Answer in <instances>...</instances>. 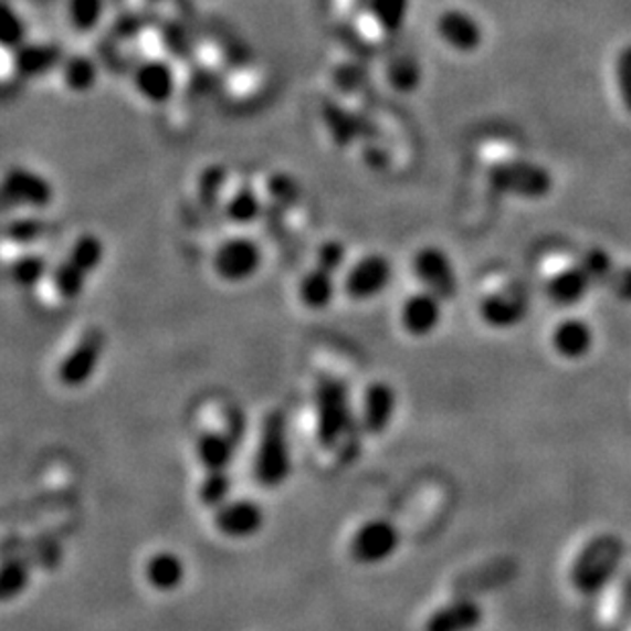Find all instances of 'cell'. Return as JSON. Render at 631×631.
I'll return each instance as SVG.
<instances>
[{"instance_id": "obj_10", "label": "cell", "mask_w": 631, "mask_h": 631, "mask_svg": "<svg viewBox=\"0 0 631 631\" xmlns=\"http://www.w3.org/2000/svg\"><path fill=\"white\" fill-rule=\"evenodd\" d=\"M392 283V264L389 257L370 252L349 264L344 272V293L351 301H372L382 295Z\"/></svg>"}, {"instance_id": "obj_30", "label": "cell", "mask_w": 631, "mask_h": 631, "mask_svg": "<svg viewBox=\"0 0 631 631\" xmlns=\"http://www.w3.org/2000/svg\"><path fill=\"white\" fill-rule=\"evenodd\" d=\"M107 0H66L67 25L78 35H91L101 28Z\"/></svg>"}, {"instance_id": "obj_21", "label": "cell", "mask_w": 631, "mask_h": 631, "mask_svg": "<svg viewBox=\"0 0 631 631\" xmlns=\"http://www.w3.org/2000/svg\"><path fill=\"white\" fill-rule=\"evenodd\" d=\"M57 76L60 84L70 95L84 96L95 91L96 84L101 81V67L93 55L76 52L64 55Z\"/></svg>"}, {"instance_id": "obj_15", "label": "cell", "mask_w": 631, "mask_h": 631, "mask_svg": "<svg viewBox=\"0 0 631 631\" xmlns=\"http://www.w3.org/2000/svg\"><path fill=\"white\" fill-rule=\"evenodd\" d=\"M529 313V296L517 286L503 288L498 293L484 296L481 303V317L493 329H513L524 323Z\"/></svg>"}, {"instance_id": "obj_16", "label": "cell", "mask_w": 631, "mask_h": 631, "mask_svg": "<svg viewBox=\"0 0 631 631\" xmlns=\"http://www.w3.org/2000/svg\"><path fill=\"white\" fill-rule=\"evenodd\" d=\"M266 207L269 204L262 187H255L252 180H240L235 185H229L221 213L231 225L250 228L264 215Z\"/></svg>"}, {"instance_id": "obj_6", "label": "cell", "mask_w": 631, "mask_h": 631, "mask_svg": "<svg viewBox=\"0 0 631 631\" xmlns=\"http://www.w3.org/2000/svg\"><path fill=\"white\" fill-rule=\"evenodd\" d=\"M488 182L493 189L519 197L527 201H539L548 197L554 187L550 170L539 166L536 161L513 160L495 164L488 170Z\"/></svg>"}, {"instance_id": "obj_36", "label": "cell", "mask_w": 631, "mask_h": 631, "mask_svg": "<svg viewBox=\"0 0 631 631\" xmlns=\"http://www.w3.org/2000/svg\"><path fill=\"white\" fill-rule=\"evenodd\" d=\"M578 266L587 272V276L591 278L592 286L599 284V286H607L611 276L616 274V262L611 254L607 250H601V248H591L587 250L585 254L580 255V262Z\"/></svg>"}, {"instance_id": "obj_37", "label": "cell", "mask_w": 631, "mask_h": 631, "mask_svg": "<svg viewBox=\"0 0 631 631\" xmlns=\"http://www.w3.org/2000/svg\"><path fill=\"white\" fill-rule=\"evenodd\" d=\"M348 264V245L341 240H325L317 248L315 254V266L339 274Z\"/></svg>"}, {"instance_id": "obj_12", "label": "cell", "mask_w": 631, "mask_h": 631, "mask_svg": "<svg viewBox=\"0 0 631 631\" xmlns=\"http://www.w3.org/2000/svg\"><path fill=\"white\" fill-rule=\"evenodd\" d=\"M417 281L442 301H452L458 295V276L450 255L438 245H423L413 257Z\"/></svg>"}, {"instance_id": "obj_32", "label": "cell", "mask_w": 631, "mask_h": 631, "mask_svg": "<svg viewBox=\"0 0 631 631\" xmlns=\"http://www.w3.org/2000/svg\"><path fill=\"white\" fill-rule=\"evenodd\" d=\"M29 38V23L25 14L13 4V0H4L2 4V21H0V41L2 50H14Z\"/></svg>"}, {"instance_id": "obj_19", "label": "cell", "mask_w": 631, "mask_h": 631, "mask_svg": "<svg viewBox=\"0 0 631 631\" xmlns=\"http://www.w3.org/2000/svg\"><path fill=\"white\" fill-rule=\"evenodd\" d=\"M483 621L481 604L471 599H460L435 609L425 621L423 631H474L483 625Z\"/></svg>"}, {"instance_id": "obj_14", "label": "cell", "mask_w": 631, "mask_h": 631, "mask_svg": "<svg viewBox=\"0 0 631 631\" xmlns=\"http://www.w3.org/2000/svg\"><path fill=\"white\" fill-rule=\"evenodd\" d=\"M13 54L14 74L21 81H40L43 76L57 72L64 60V50L54 41L28 40L14 50H7Z\"/></svg>"}, {"instance_id": "obj_33", "label": "cell", "mask_w": 631, "mask_h": 631, "mask_svg": "<svg viewBox=\"0 0 631 631\" xmlns=\"http://www.w3.org/2000/svg\"><path fill=\"white\" fill-rule=\"evenodd\" d=\"M231 491H233V478L231 472L217 471L207 472L199 486V498L207 509H219L223 507L228 501H231Z\"/></svg>"}, {"instance_id": "obj_23", "label": "cell", "mask_w": 631, "mask_h": 631, "mask_svg": "<svg viewBox=\"0 0 631 631\" xmlns=\"http://www.w3.org/2000/svg\"><path fill=\"white\" fill-rule=\"evenodd\" d=\"M595 344V334L589 323L570 317L558 323L551 332V346L566 360H582Z\"/></svg>"}, {"instance_id": "obj_7", "label": "cell", "mask_w": 631, "mask_h": 631, "mask_svg": "<svg viewBox=\"0 0 631 631\" xmlns=\"http://www.w3.org/2000/svg\"><path fill=\"white\" fill-rule=\"evenodd\" d=\"M264 264L262 245L252 235L238 233L217 245L213 254V270L217 276L228 284H242L252 281Z\"/></svg>"}, {"instance_id": "obj_1", "label": "cell", "mask_w": 631, "mask_h": 631, "mask_svg": "<svg viewBox=\"0 0 631 631\" xmlns=\"http://www.w3.org/2000/svg\"><path fill=\"white\" fill-rule=\"evenodd\" d=\"M105 242L95 231L81 233L67 250L66 257L52 270L55 295L62 301H76L105 260Z\"/></svg>"}, {"instance_id": "obj_3", "label": "cell", "mask_w": 631, "mask_h": 631, "mask_svg": "<svg viewBox=\"0 0 631 631\" xmlns=\"http://www.w3.org/2000/svg\"><path fill=\"white\" fill-rule=\"evenodd\" d=\"M255 481L266 488H278L291 476V445L283 411H272L260 431L254 460Z\"/></svg>"}, {"instance_id": "obj_5", "label": "cell", "mask_w": 631, "mask_h": 631, "mask_svg": "<svg viewBox=\"0 0 631 631\" xmlns=\"http://www.w3.org/2000/svg\"><path fill=\"white\" fill-rule=\"evenodd\" d=\"M4 209L43 213L55 202V187L50 176L28 164H13L2 176Z\"/></svg>"}, {"instance_id": "obj_29", "label": "cell", "mask_w": 631, "mask_h": 631, "mask_svg": "<svg viewBox=\"0 0 631 631\" xmlns=\"http://www.w3.org/2000/svg\"><path fill=\"white\" fill-rule=\"evenodd\" d=\"M7 272H9L11 283L19 288H33L52 274L45 255L33 252V250L17 255L13 262L9 264Z\"/></svg>"}, {"instance_id": "obj_8", "label": "cell", "mask_w": 631, "mask_h": 631, "mask_svg": "<svg viewBox=\"0 0 631 631\" xmlns=\"http://www.w3.org/2000/svg\"><path fill=\"white\" fill-rule=\"evenodd\" d=\"M134 93L149 107H166L178 95L180 81L175 64L166 57H146L134 67Z\"/></svg>"}, {"instance_id": "obj_26", "label": "cell", "mask_w": 631, "mask_h": 631, "mask_svg": "<svg viewBox=\"0 0 631 631\" xmlns=\"http://www.w3.org/2000/svg\"><path fill=\"white\" fill-rule=\"evenodd\" d=\"M187 568L175 551H158L146 562V580L151 589L160 592H175L182 587Z\"/></svg>"}, {"instance_id": "obj_25", "label": "cell", "mask_w": 631, "mask_h": 631, "mask_svg": "<svg viewBox=\"0 0 631 631\" xmlns=\"http://www.w3.org/2000/svg\"><path fill=\"white\" fill-rule=\"evenodd\" d=\"M337 295V274L313 266L298 283V298L311 311L327 309Z\"/></svg>"}, {"instance_id": "obj_28", "label": "cell", "mask_w": 631, "mask_h": 631, "mask_svg": "<svg viewBox=\"0 0 631 631\" xmlns=\"http://www.w3.org/2000/svg\"><path fill=\"white\" fill-rule=\"evenodd\" d=\"M591 286V278L587 276V272L580 269V266H572V269H566L562 272H558V274H554L550 281H548L546 293H548V296L556 305L572 307V305H577L585 296L589 295Z\"/></svg>"}, {"instance_id": "obj_11", "label": "cell", "mask_w": 631, "mask_h": 631, "mask_svg": "<svg viewBox=\"0 0 631 631\" xmlns=\"http://www.w3.org/2000/svg\"><path fill=\"white\" fill-rule=\"evenodd\" d=\"M401 532L387 519H370L360 525L349 541V554L354 562L364 566L380 565L399 550Z\"/></svg>"}, {"instance_id": "obj_38", "label": "cell", "mask_w": 631, "mask_h": 631, "mask_svg": "<svg viewBox=\"0 0 631 631\" xmlns=\"http://www.w3.org/2000/svg\"><path fill=\"white\" fill-rule=\"evenodd\" d=\"M616 81L623 107L631 115V45H625L616 57Z\"/></svg>"}, {"instance_id": "obj_9", "label": "cell", "mask_w": 631, "mask_h": 631, "mask_svg": "<svg viewBox=\"0 0 631 631\" xmlns=\"http://www.w3.org/2000/svg\"><path fill=\"white\" fill-rule=\"evenodd\" d=\"M105 346H107L105 332L98 327H88L82 334L78 344L67 351L66 358L57 366V380L67 389L86 385L95 377L96 368L105 354Z\"/></svg>"}, {"instance_id": "obj_4", "label": "cell", "mask_w": 631, "mask_h": 631, "mask_svg": "<svg viewBox=\"0 0 631 631\" xmlns=\"http://www.w3.org/2000/svg\"><path fill=\"white\" fill-rule=\"evenodd\" d=\"M315 411H317V440L323 448L334 450L346 440L351 423V401L348 385L341 378L323 375L315 385Z\"/></svg>"}, {"instance_id": "obj_39", "label": "cell", "mask_w": 631, "mask_h": 631, "mask_svg": "<svg viewBox=\"0 0 631 631\" xmlns=\"http://www.w3.org/2000/svg\"><path fill=\"white\" fill-rule=\"evenodd\" d=\"M607 288L619 301L631 303V266H621V269L616 270V274L611 276Z\"/></svg>"}, {"instance_id": "obj_13", "label": "cell", "mask_w": 631, "mask_h": 631, "mask_svg": "<svg viewBox=\"0 0 631 631\" xmlns=\"http://www.w3.org/2000/svg\"><path fill=\"white\" fill-rule=\"evenodd\" d=\"M435 33L456 54H474L481 50L484 41L481 21L464 9H445L438 14Z\"/></svg>"}, {"instance_id": "obj_35", "label": "cell", "mask_w": 631, "mask_h": 631, "mask_svg": "<svg viewBox=\"0 0 631 631\" xmlns=\"http://www.w3.org/2000/svg\"><path fill=\"white\" fill-rule=\"evenodd\" d=\"M45 231V223L41 219V213H28V215L14 217L4 225V240L7 242L19 243V245H31L40 242L41 235Z\"/></svg>"}, {"instance_id": "obj_24", "label": "cell", "mask_w": 631, "mask_h": 631, "mask_svg": "<svg viewBox=\"0 0 631 631\" xmlns=\"http://www.w3.org/2000/svg\"><path fill=\"white\" fill-rule=\"evenodd\" d=\"M238 450V440L231 433L202 431L194 445L197 460L207 472L229 471Z\"/></svg>"}, {"instance_id": "obj_17", "label": "cell", "mask_w": 631, "mask_h": 631, "mask_svg": "<svg viewBox=\"0 0 631 631\" xmlns=\"http://www.w3.org/2000/svg\"><path fill=\"white\" fill-rule=\"evenodd\" d=\"M215 527L231 539H248L264 527V511L252 498L228 501L217 509Z\"/></svg>"}, {"instance_id": "obj_18", "label": "cell", "mask_w": 631, "mask_h": 631, "mask_svg": "<svg viewBox=\"0 0 631 631\" xmlns=\"http://www.w3.org/2000/svg\"><path fill=\"white\" fill-rule=\"evenodd\" d=\"M442 298L425 288L407 296L401 307V325L404 332L413 337L433 334L442 322Z\"/></svg>"}, {"instance_id": "obj_34", "label": "cell", "mask_w": 631, "mask_h": 631, "mask_svg": "<svg viewBox=\"0 0 631 631\" xmlns=\"http://www.w3.org/2000/svg\"><path fill=\"white\" fill-rule=\"evenodd\" d=\"M29 577H31V570H29L28 560L19 556L7 558L2 565V575H0V599L11 601L14 597H19L28 589Z\"/></svg>"}, {"instance_id": "obj_2", "label": "cell", "mask_w": 631, "mask_h": 631, "mask_svg": "<svg viewBox=\"0 0 631 631\" xmlns=\"http://www.w3.org/2000/svg\"><path fill=\"white\" fill-rule=\"evenodd\" d=\"M623 558V544L613 534H601L578 554L570 568V582L580 595H597L603 591L609 580L616 577Z\"/></svg>"}, {"instance_id": "obj_27", "label": "cell", "mask_w": 631, "mask_h": 631, "mask_svg": "<svg viewBox=\"0 0 631 631\" xmlns=\"http://www.w3.org/2000/svg\"><path fill=\"white\" fill-rule=\"evenodd\" d=\"M385 82L397 95H413L423 82V66L419 57L409 52L390 55L385 64Z\"/></svg>"}, {"instance_id": "obj_20", "label": "cell", "mask_w": 631, "mask_h": 631, "mask_svg": "<svg viewBox=\"0 0 631 631\" xmlns=\"http://www.w3.org/2000/svg\"><path fill=\"white\" fill-rule=\"evenodd\" d=\"M397 411V392L385 380L372 382L364 395L362 425L372 435L389 430L390 421Z\"/></svg>"}, {"instance_id": "obj_22", "label": "cell", "mask_w": 631, "mask_h": 631, "mask_svg": "<svg viewBox=\"0 0 631 631\" xmlns=\"http://www.w3.org/2000/svg\"><path fill=\"white\" fill-rule=\"evenodd\" d=\"M413 0H366V17L382 40H397L407 28Z\"/></svg>"}, {"instance_id": "obj_31", "label": "cell", "mask_w": 631, "mask_h": 631, "mask_svg": "<svg viewBox=\"0 0 631 631\" xmlns=\"http://www.w3.org/2000/svg\"><path fill=\"white\" fill-rule=\"evenodd\" d=\"M229 185L231 182H229L228 170L221 164L207 166L199 176V185H197V194H199L202 207H213L221 211Z\"/></svg>"}]
</instances>
